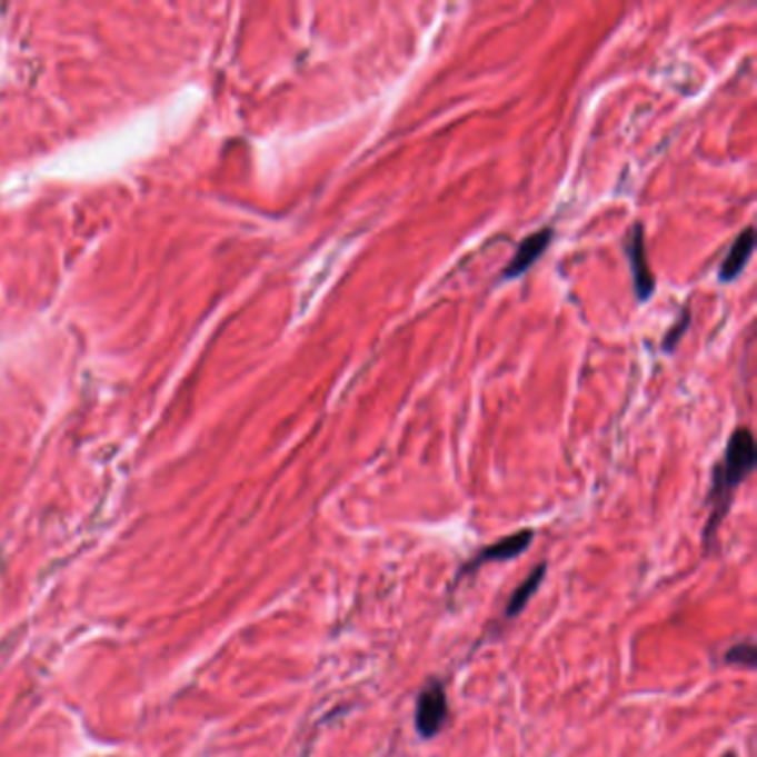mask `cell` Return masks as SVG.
I'll return each mask as SVG.
<instances>
[{
  "instance_id": "cell-10",
  "label": "cell",
  "mask_w": 757,
  "mask_h": 757,
  "mask_svg": "<svg viewBox=\"0 0 757 757\" xmlns=\"http://www.w3.org/2000/svg\"><path fill=\"white\" fill-rule=\"evenodd\" d=\"M723 757H738V756H736V754H734V751H727V754H725V756H723Z\"/></svg>"
},
{
  "instance_id": "cell-2",
  "label": "cell",
  "mask_w": 757,
  "mask_h": 757,
  "mask_svg": "<svg viewBox=\"0 0 757 757\" xmlns=\"http://www.w3.org/2000/svg\"><path fill=\"white\" fill-rule=\"evenodd\" d=\"M536 531L534 529H520L511 536H505L487 547H482L478 554H474L454 576V587H458L462 580L474 578L482 567L487 565H496V562H511L516 558H520L534 542Z\"/></svg>"
},
{
  "instance_id": "cell-6",
  "label": "cell",
  "mask_w": 757,
  "mask_h": 757,
  "mask_svg": "<svg viewBox=\"0 0 757 757\" xmlns=\"http://www.w3.org/2000/svg\"><path fill=\"white\" fill-rule=\"evenodd\" d=\"M756 249V229L749 225L745 231H740V236L734 240V245L727 251V258L720 265L718 278L725 285H731L736 278H740V273L747 269L751 256Z\"/></svg>"
},
{
  "instance_id": "cell-1",
  "label": "cell",
  "mask_w": 757,
  "mask_h": 757,
  "mask_svg": "<svg viewBox=\"0 0 757 757\" xmlns=\"http://www.w3.org/2000/svg\"><path fill=\"white\" fill-rule=\"evenodd\" d=\"M757 449L754 431L749 427H738L725 449V456L714 467V482L707 496L709 520L703 531V545L709 554L718 540L720 527L731 511L736 491L747 482V478L756 471Z\"/></svg>"
},
{
  "instance_id": "cell-7",
  "label": "cell",
  "mask_w": 757,
  "mask_h": 757,
  "mask_svg": "<svg viewBox=\"0 0 757 757\" xmlns=\"http://www.w3.org/2000/svg\"><path fill=\"white\" fill-rule=\"evenodd\" d=\"M547 571H549V565L547 562H540L516 589H514V594L509 596V602H507V607H505V611H502V618L507 620V622H511V620H516L525 609H527V605L531 602V598L538 594V589L542 587V582H545V578H547Z\"/></svg>"
},
{
  "instance_id": "cell-5",
  "label": "cell",
  "mask_w": 757,
  "mask_h": 757,
  "mask_svg": "<svg viewBox=\"0 0 757 757\" xmlns=\"http://www.w3.org/2000/svg\"><path fill=\"white\" fill-rule=\"evenodd\" d=\"M551 242H554V229L551 227H542V229L534 231L531 236H527L518 245L514 258L502 269L500 278L502 280H516V278L525 276L545 256V251L551 247Z\"/></svg>"
},
{
  "instance_id": "cell-9",
  "label": "cell",
  "mask_w": 757,
  "mask_h": 757,
  "mask_svg": "<svg viewBox=\"0 0 757 757\" xmlns=\"http://www.w3.org/2000/svg\"><path fill=\"white\" fill-rule=\"evenodd\" d=\"M689 327H691V307L685 305L683 311H680V316H678V320L674 322V327L665 333L663 349L669 351V353H674V351L678 349V345L683 342V338H685V333H687Z\"/></svg>"
},
{
  "instance_id": "cell-4",
  "label": "cell",
  "mask_w": 757,
  "mask_h": 757,
  "mask_svg": "<svg viewBox=\"0 0 757 757\" xmlns=\"http://www.w3.org/2000/svg\"><path fill=\"white\" fill-rule=\"evenodd\" d=\"M625 256L631 267V278H634V291L638 302H647L656 293V273L649 265L647 256V242H645V227L640 222L631 225L627 236H625Z\"/></svg>"
},
{
  "instance_id": "cell-3",
  "label": "cell",
  "mask_w": 757,
  "mask_h": 757,
  "mask_svg": "<svg viewBox=\"0 0 757 757\" xmlns=\"http://www.w3.org/2000/svg\"><path fill=\"white\" fill-rule=\"evenodd\" d=\"M447 720H449L447 689H445L442 680L434 678L420 689V694L416 698V709H414L416 734L422 740H434L445 729Z\"/></svg>"
},
{
  "instance_id": "cell-8",
  "label": "cell",
  "mask_w": 757,
  "mask_h": 757,
  "mask_svg": "<svg viewBox=\"0 0 757 757\" xmlns=\"http://www.w3.org/2000/svg\"><path fill=\"white\" fill-rule=\"evenodd\" d=\"M725 663L731 667H740L747 671H754L757 667V649L754 640H745L740 645H734L725 654Z\"/></svg>"
}]
</instances>
